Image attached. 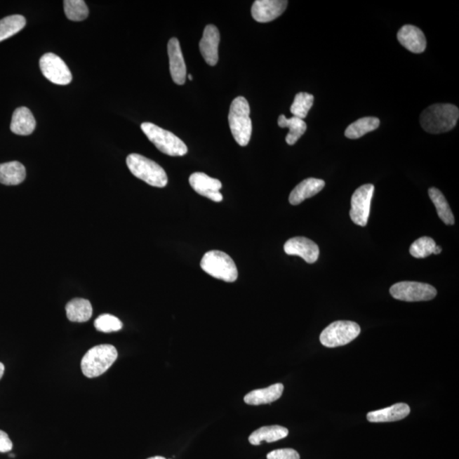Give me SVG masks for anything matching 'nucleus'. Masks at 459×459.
I'll return each mask as SVG.
<instances>
[{
	"mask_svg": "<svg viewBox=\"0 0 459 459\" xmlns=\"http://www.w3.org/2000/svg\"><path fill=\"white\" fill-rule=\"evenodd\" d=\"M459 110L452 104H434L426 108L420 116L423 128L430 134L452 131L456 126Z\"/></svg>",
	"mask_w": 459,
	"mask_h": 459,
	"instance_id": "f257e3e1",
	"label": "nucleus"
},
{
	"mask_svg": "<svg viewBox=\"0 0 459 459\" xmlns=\"http://www.w3.org/2000/svg\"><path fill=\"white\" fill-rule=\"evenodd\" d=\"M229 126L237 144L246 147L251 139L252 121L248 100L239 96L233 100L228 116Z\"/></svg>",
	"mask_w": 459,
	"mask_h": 459,
	"instance_id": "f03ea898",
	"label": "nucleus"
},
{
	"mask_svg": "<svg viewBox=\"0 0 459 459\" xmlns=\"http://www.w3.org/2000/svg\"><path fill=\"white\" fill-rule=\"evenodd\" d=\"M126 164L133 175L150 186L160 188L167 186L166 172L154 161L137 153H132L128 156Z\"/></svg>",
	"mask_w": 459,
	"mask_h": 459,
	"instance_id": "7ed1b4c3",
	"label": "nucleus"
},
{
	"mask_svg": "<svg viewBox=\"0 0 459 459\" xmlns=\"http://www.w3.org/2000/svg\"><path fill=\"white\" fill-rule=\"evenodd\" d=\"M118 358V352L114 345H100L88 350L81 361L84 376L96 378L102 375L109 369Z\"/></svg>",
	"mask_w": 459,
	"mask_h": 459,
	"instance_id": "20e7f679",
	"label": "nucleus"
},
{
	"mask_svg": "<svg viewBox=\"0 0 459 459\" xmlns=\"http://www.w3.org/2000/svg\"><path fill=\"white\" fill-rule=\"evenodd\" d=\"M201 268L216 279L233 283L239 277L237 265L227 253L222 251H208L201 260Z\"/></svg>",
	"mask_w": 459,
	"mask_h": 459,
	"instance_id": "39448f33",
	"label": "nucleus"
},
{
	"mask_svg": "<svg viewBox=\"0 0 459 459\" xmlns=\"http://www.w3.org/2000/svg\"><path fill=\"white\" fill-rule=\"evenodd\" d=\"M140 128L149 140L164 154L172 157L187 154L188 151L187 145L173 133L165 131L152 123H143Z\"/></svg>",
	"mask_w": 459,
	"mask_h": 459,
	"instance_id": "423d86ee",
	"label": "nucleus"
},
{
	"mask_svg": "<svg viewBox=\"0 0 459 459\" xmlns=\"http://www.w3.org/2000/svg\"><path fill=\"white\" fill-rule=\"evenodd\" d=\"M360 333V326L354 321H334L321 333L320 341L326 347H339L350 343Z\"/></svg>",
	"mask_w": 459,
	"mask_h": 459,
	"instance_id": "0eeeda50",
	"label": "nucleus"
},
{
	"mask_svg": "<svg viewBox=\"0 0 459 459\" xmlns=\"http://www.w3.org/2000/svg\"><path fill=\"white\" fill-rule=\"evenodd\" d=\"M390 293L394 299L406 302L429 301L437 295L433 286L417 281H401L394 284Z\"/></svg>",
	"mask_w": 459,
	"mask_h": 459,
	"instance_id": "6e6552de",
	"label": "nucleus"
},
{
	"mask_svg": "<svg viewBox=\"0 0 459 459\" xmlns=\"http://www.w3.org/2000/svg\"><path fill=\"white\" fill-rule=\"evenodd\" d=\"M42 74L51 83L67 86L72 82V72L64 60L53 53L44 54L39 60Z\"/></svg>",
	"mask_w": 459,
	"mask_h": 459,
	"instance_id": "1a4fd4ad",
	"label": "nucleus"
},
{
	"mask_svg": "<svg viewBox=\"0 0 459 459\" xmlns=\"http://www.w3.org/2000/svg\"><path fill=\"white\" fill-rule=\"evenodd\" d=\"M373 192V185L366 184L358 188L352 195L350 216L353 222L360 227L368 224Z\"/></svg>",
	"mask_w": 459,
	"mask_h": 459,
	"instance_id": "9d476101",
	"label": "nucleus"
},
{
	"mask_svg": "<svg viewBox=\"0 0 459 459\" xmlns=\"http://www.w3.org/2000/svg\"><path fill=\"white\" fill-rule=\"evenodd\" d=\"M189 183L199 195L207 197L213 202L220 203L223 200V196L220 190L222 184L217 179L211 178L204 173H193L189 178Z\"/></svg>",
	"mask_w": 459,
	"mask_h": 459,
	"instance_id": "9b49d317",
	"label": "nucleus"
},
{
	"mask_svg": "<svg viewBox=\"0 0 459 459\" xmlns=\"http://www.w3.org/2000/svg\"><path fill=\"white\" fill-rule=\"evenodd\" d=\"M284 251L288 255L301 257L308 264L315 263L320 253L317 244L303 237H293L286 241Z\"/></svg>",
	"mask_w": 459,
	"mask_h": 459,
	"instance_id": "f8f14e48",
	"label": "nucleus"
},
{
	"mask_svg": "<svg viewBox=\"0 0 459 459\" xmlns=\"http://www.w3.org/2000/svg\"><path fill=\"white\" fill-rule=\"evenodd\" d=\"M288 4L284 0H256L252 6V17L258 22H272L284 13Z\"/></svg>",
	"mask_w": 459,
	"mask_h": 459,
	"instance_id": "ddd939ff",
	"label": "nucleus"
},
{
	"mask_svg": "<svg viewBox=\"0 0 459 459\" xmlns=\"http://www.w3.org/2000/svg\"><path fill=\"white\" fill-rule=\"evenodd\" d=\"M168 55L173 81L178 86H183L187 79V67L179 40L176 38H172L168 43Z\"/></svg>",
	"mask_w": 459,
	"mask_h": 459,
	"instance_id": "4468645a",
	"label": "nucleus"
},
{
	"mask_svg": "<svg viewBox=\"0 0 459 459\" xmlns=\"http://www.w3.org/2000/svg\"><path fill=\"white\" fill-rule=\"evenodd\" d=\"M220 32L213 25L205 27L202 39L199 43L200 52L205 62L209 66H215L218 62V47L220 44Z\"/></svg>",
	"mask_w": 459,
	"mask_h": 459,
	"instance_id": "2eb2a0df",
	"label": "nucleus"
},
{
	"mask_svg": "<svg viewBox=\"0 0 459 459\" xmlns=\"http://www.w3.org/2000/svg\"><path fill=\"white\" fill-rule=\"evenodd\" d=\"M397 39L402 46L413 53H423L426 49V39L424 33L420 28L405 25L401 28L397 34Z\"/></svg>",
	"mask_w": 459,
	"mask_h": 459,
	"instance_id": "dca6fc26",
	"label": "nucleus"
},
{
	"mask_svg": "<svg viewBox=\"0 0 459 459\" xmlns=\"http://www.w3.org/2000/svg\"><path fill=\"white\" fill-rule=\"evenodd\" d=\"M325 187L324 180L315 178L306 179L293 189L289 196V203L298 205L320 192Z\"/></svg>",
	"mask_w": 459,
	"mask_h": 459,
	"instance_id": "f3484780",
	"label": "nucleus"
},
{
	"mask_svg": "<svg viewBox=\"0 0 459 459\" xmlns=\"http://www.w3.org/2000/svg\"><path fill=\"white\" fill-rule=\"evenodd\" d=\"M410 408L406 404H397L389 408L373 411L366 414V418L371 423L394 422L404 420L410 413Z\"/></svg>",
	"mask_w": 459,
	"mask_h": 459,
	"instance_id": "a211bd4d",
	"label": "nucleus"
},
{
	"mask_svg": "<svg viewBox=\"0 0 459 459\" xmlns=\"http://www.w3.org/2000/svg\"><path fill=\"white\" fill-rule=\"evenodd\" d=\"M36 128V120L27 107H22L15 109L12 116L11 131L15 135H29Z\"/></svg>",
	"mask_w": 459,
	"mask_h": 459,
	"instance_id": "6ab92c4d",
	"label": "nucleus"
},
{
	"mask_svg": "<svg viewBox=\"0 0 459 459\" xmlns=\"http://www.w3.org/2000/svg\"><path fill=\"white\" fill-rule=\"evenodd\" d=\"M284 390L283 384H275L267 388L253 390L245 396L244 401L245 404L252 406L272 404L279 399Z\"/></svg>",
	"mask_w": 459,
	"mask_h": 459,
	"instance_id": "aec40b11",
	"label": "nucleus"
},
{
	"mask_svg": "<svg viewBox=\"0 0 459 459\" xmlns=\"http://www.w3.org/2000/svg\"><path fill=\"white\" fill-rule=\"evenodd\" d=\"M288 430L285 427L279 425H272L261 427L255 430L248 437L249 442L253 446H259L265 441L268 443L275 442L287 437Z\"/></svg>",
	"mask_w": 459,
	"mask_h": 459,
	"instance_id": "412c9836",
	"label": "nucleus"
},
{
	"mask_svg": "<svg viewBox=\"0 0 459 459\" xmlns=\"http://www.w3.org/2000/svg\"><path fill=\"white\" fill-rule=\"evenodd\" d=\"M26 178V168L18 161L0 164V183L6 186H17Z\"/></svg>",
	"mask_w": 459,
	"mask_h": 459,
	"instance_id": "4be33fe9",
	"label": "nucleus"
},
{
	"mask_svg": "<svg viewBox=\"0 0 459 459\" xmlns=\"http://www.w3.org/2000/svg\"><path fill=\"white\" fill-rule=\"evenodd\" d=\"M66 312L69 321L74 323H86L91 319L93 314V308L88 300L76 298L68 302Z\"/></svg>",
	"mask_w": 459,
	"mask_h": 459,
	"instance_id": "5701e85b",
	"label": "nucleus"
},
{
	"mask_svg": "<svg viewBox=\"0 0 459 459\" xmlns=\"http://www.w3.org/2000/svg\"><path fill=\"white\" fill-rule=\"evenodd\" d=\"M279 126L281 128H288L289 133L286 136V142L290 146L295 145L300 137L303 135L307 130V126L303 119L292 117V118L287 119L285 115H281L279 118Z\"/></svg>",
	"mask_w": 459,
	"mask_h": 459,
	"instance_id": "b1692460",
	"label": "nucleus"
},
{
	"mask_svg": "<svg viewBox=\"0 0 459 459\" xmlns=\"http://www.w3.org/2000/svg\"><path fill=\"white\" fill-rule=\"evenodd\" d=\"M380 121L373 117H366L356 121L346 128L345 135L349 139H358L368 133L377 130Z\"/></svg>",
	"mask_w": 459,
	"mask_h": 459,
	"instance_id": "393cba45",
	"label": "nucleus"
},
{
	"mask_svg": "<svg viewBox=\"0 0 459 459\" xmlns=\"http://www.w3.org/2000/svg\"><path fill=\"white\" fill-rule=\"evenodd\" d=\"M429 196L436 206L438 215L443 222L448 225H453L455 221L453 213L441 192L437 188L432 187L429 190Z\"/></svg>",
	"mask_w": 459,
	"mask_h": 459,
	"instance_id": "a878e982",
	"label": "nucleus"
},
{
	"mask_svg": "<svg viewBox=\"0 0 459 459\" xmlns=\"http://www.w3.org/2000/svg\"><path fill=\"white\" fill-rule=\"evenodd\" d=\"M26 26V19L21 15H9L0 20V42L19 33Z\"/></svg>",
	"mask_w": 459,
	"mask_h": 459,
	"instance_id": "bb28decb",
	"label": "nucleus"
},
{
	"mask_svg": "<svg viewBox=\"0 0 459 459\" xmlns=\"http://www.w3.org/2000/svg\"><path fill=\"white\" fill-rule=\"evenodd\" d=\"M63 4L64 11L71 21L81 22L88 18V6L83 0H66Z\"/></svg>",
	"mask_w": 459,
	"mask_h": 459,
	"instance_id": "cd10ccee",
	"label": "nucleus"
},
{
	"mask_svg": "<svg viewBox=\"0 0 459 459\" xmlns=\"http://www.w3.org/2000/svg\"><path fill=\"white\" fill-rule=\"evenodd\" d=\"M314 96L311 94L300 92L295 95L290 111L293 117L304 119L308 115L310 109L313 106Z\"/></svg>",
	"mask_w": 459,
	"mask_h": 459,
	"instance_id": "c85d7f7f",
	"label": "nucleus"
},
{
	"mask_svg": "<svg viewBox=\"0 0 459 459\" xmlns=\"http://www.w3.org/2000/svg\"><path fill=\"white\" fill-rule=\"evenodd\" d=\"M436 247V241L432 237H423L411 245L410 253L414 258L421 259L432 255Z\"/></svg>",
	"mask_w": 459,
	"mask_h": 459,
	"instance_id": "c756f323",
	"label": "nucleus"
},
{
	"mask_svg": "<svg viewBox=\"0 0 459 459\" xmlns=\"http://www.w3.org/2000/svg\"><path fill=\"white\" fill-rule=\"evenodd\" d=\"M94 325L98 331L102 333L118 332L123 328L122 321L110 314H103L96 318Z\"/></svg>",
	"mask_w": 459,
	"mask_h": 459,
	"instance_id": "7c9ffc66",
	"label": "nucleus"
},
{
	"mask_svg": "<svg viewBox=\"0 0 459 459\" xmlns=\"http://www.w3.org/2000/svg\"><path fill=\"white\" fill-rule=\"evenodd\" d=\"M267 459H300V454L291 448L277 449L267 454Z\"/></svg>",
	"mask_w": 459,
	"mask_h": 459,
	"instance_id": "2f4dec72",
	"label": "nucleus"
},
{
	"mask_svg": "<svg viewBox=\"0 0 459 459\" xmlns=\"http://www.w3.org/2000/svg\"><path fill=\"white\" fill-rule=\"evenodd\" d=\"M13 448V444L7 433L0 430V453H8Z\"/></svg>",
	"mask_w": 459,
	"mask_h": 459,
	"instance_id": "473e14b6",
	"label": "nucleus"
},
{
	"mask_svg": "<svg viewBox=\"0 0 459 459\" xmlns=\"http://www.w3.org/2000/svg\"><path fill=\"white\" fill-rule=\"evenodd\" d=\"M4 373H5V365H4L2 362H0V380H1Z\"/></svg>",
	"mask_w": 459,
	"mask_h": 459,
	"instance_id": "72a5a7b5",
	"label": "nucleus"
},
{
	"mask_svg": "<svg viewBox=\"0 0 459 459\" xmlns=\"http://www.w3.org/2000/svg\"><path fill=\"white\" fill-rule=\"evenodd\" d=\"M441 251H442L441 248L437 246V247L434 248V251L433 253H434V255H439V253H441Z\"/></svg>",
	"mask_w": 459,
	"mask_h": 459,
	"instance_id": "f704fd0d",
	"label": "nucleus"
},
{
	"mask_svg": "<svg viewBox=\"0 0 459 459\" xmlns=\"http://www.w3.org/2000/svg\"><path fill=\"white\" fill-rule=\"evenodd\" d=\"M148 459H166V458H165L164 457L156 456V457H152V458H148Z\"/></svg>",
	"mask_w": 459,
	"mask_h": 459,
	"instance_id": "c9c22d12",
	"label": "nucleus"
},
{
	"mask_svg": "<svg viewBox=\"0 0 459 459\" xmlns=\"http://www.w3.org/2000/svg\"><path fill=\"white\" fill-rule=\"evenodd\" d=\"M188 79H189V80H190V81H192V79H192V74H189V76H188Z\"/></svg>",
	"mask_w": 459,
	"mask_h": 459,
	"instance_id": "e433bc0d",
	"label": "nucleus"
},
{
	"mask_svg": "<svg viewBox=\"0 0 459 459\" xmlns=\"http://www.w3.org/2000/svg\"><path fill=\"white\" fill-rule=\"evenodd\" d=\"M10 457H11V458H15V455H14V454H11V455H10Z\"/></svg>",
	"mask_w": 459,
	"mask_h": 459,
	"instance_id": "4c0bfd02",
	"label": "nucleus"
}]
</instances>
